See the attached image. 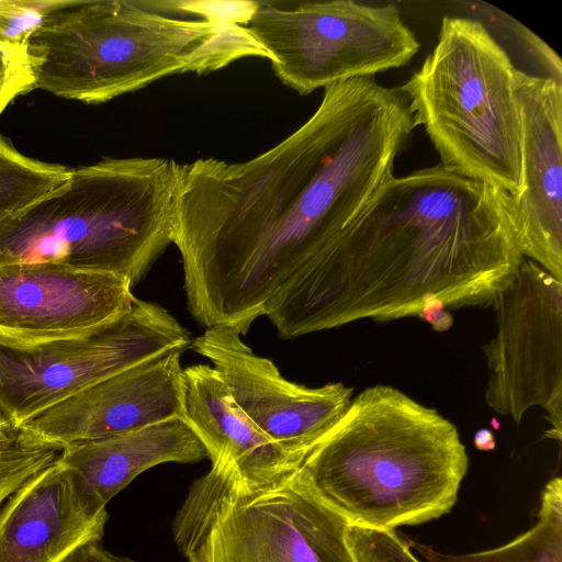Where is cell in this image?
<instances>
[{
    "label": "cell",
    "instance_id": "cell-1",
    "mask_svg": "<svg viewBox=\"0 0 562 562\" xmlns=\"http://www.w3.org/2000/svg\"><path fill=\"white\" fill-rule=\"evenodd\" d=\"M415 127L400 88L353 78L326 87L304 124L247 161L178 164L172 244L194 319L247 334L394 177Z\"/></svg>",
    "mask_w": 562,
    "mask_h": 562
},
{
    "label": "cell",
    "instance_id": "cell-2",
    "mask_svg": "<svg viewBox=\"0 0 562 562\" xmlns=\"http://www.w3.org/2000/svg\"><path fill=\"white\" fill-rule=\"evenodd\" d=\"M524 260L506 191L441 166L392 177L267 304L282 338L493 307Z\"/></svg>",
    "mask_w": 562,
    "mask_h": 562
},
{
    "label": "cell",
    "instance_id": "cell-3",
    "mask_svg": "<svg viewBox=\"0 0 562 562\" xmlns=\"http://www.w3.org/2000/svg\"><path fill=\"white\" fill-rule=\"evenodd\" d=\"M255 1L76 0L25 42L34 89L103 103L167 76L270 61L247 25Z\"/></svg>",
    "mask_w": 562,
    "mask_h": 562
},
{
    "label": "cell",
    "instance_id": "cell-4",
    "mask_svg": "<svg viewBox=\"0 0 562 562\" xmlns=\"http://www.w3.org/2000/svg\"><path fill=\"white\" fill-rule=\"evenodd\" d=\"M468 467L451 420L396 387L376 384L352 397L296 475L349 525L394 530L449 513Z\"/></svg>",
    "mask_w": 562,
    "mask_h": 562
},
{
    "label": "cell",
    "instance_id": "cell-5",
    "mask_svg": "<svg viewBox=\"0 0 562 562\" xmlns=\"http://www.w3.org/2000/svg\"><path fill=\"white\" fill-rule=\"evenodd\" d=\"M178 162L105 158L0 224V265L49 261L137 283L172 243Z\"/></svg>",
    "mask_w": 562,
    "mask_h": 562
},
{
    "label": "cell",
    "instance_id": "cell-6",
    "mask_svg": "<svg viewBox=\"0 0 562 562\" xmlns=\"http://www.w3.org/2000/svg\"><path fill=\"white\" fill-rule=\"evenodd\" d=\"M515 67L480 21L445 16L436 46L400 89L440 165L510 195L521 188Z\"/></svg>",
    "mask_w": 562,
    "mask_h": 562
},
{
    "label": "cell",
    "instance_id": "cell-7",
    "mask_svg": "<svg viewBox=\"0 0 562 562\" xmlns=\"http://www.w3.org/2000/svg\"><path fill=\"white\" fill-rule=\"evenodd\" d=\"M296 471L252 483L212 463L189 487L171 525L186 561L355 562L349 522L311 494Z\"/></svg>",
    "mask_w": 562,
    "mask_h": 562
},
{
    "label": "cell",
    "instance_id": "cell-8",
    "mask_svg": "<svg viewBox=\"0 0 562 562\" xmlns=\"http://www.w3.org/2000/svg\"><path fill=\"white\" fill-rule=\"evenodd\" d=\"M247 27L279 80L301 95L400 68L420 46L392 3L258 0Z\"/></svg>",
    "mask_w": 562,
    "mask_h": 562
},
{
    "label": "cell",
    "instance_id": "cell-9",
    "mask_svg": "<svg viewBox=\"0 0 562 562\" xmlns=\"http://www.w3.org/2000/svg\"><path fill=\"white\" fill-rule=\"evenodd\" d=\"M164 307L136 299L122 316L74 335L23 341L0 336V412L15 426L117 372L191 347Z\"/></svg>",
    "mask_w": 562,
    "mask_h": 562
},
{
    "label": "cell",
    "instance_id": "cell-10",
    "mask_svg": "<svg viewBox=\"0 0 562 562\" xmlns=\"http://www.w3.org/2000/svg\"><path fill=\"white\" fill-rule=\"evenodd\" d=\"M496 331L483 347L486 405L519 424L532 407L546 412L544 437L562 438V280L524 258L492 307Z\"/></svg>",
    "mask_w": 562,
    "mask_h": 562
},
{
    "label": "cell",
    "instance_id": "cell-11",
    "mask_svg": "<svg viewBox=\"0 0 562 562\" xmlns=\"http://www.w3.org/2000/svg\"><path fill=\"white\" fill-rule=\"evenodd\" d=\"M241 336L235 327L213 326L194 338L190 348L211 361L246 417L302 463L347 412L353 389L341 382L318 387L291 382Z\"/></svg>",
    "mask_w": 562,
    "mask_h": 562
},
{
    "label": "cell",
    "instance_id": "cell-12",
    "mask_svg": "<svg viewBox=\"0 0 562 562\" xmlns=\"http://www.w3.org/2000/svg\"><path fill=\"white\" fill-rule=\"evenodd\" d=\"M132 286L122 276L49 261L0 265V336L32 341L88 330L128 312Z\"/></svg>",
    "mask_w": 562,
    "mask_h": 562
},
{
    "label": "cell",
    "instance_id": "cell-13",
    "mask_svg": "<svg viewBox=\"0 0 562 562\" xmlns=\"http://www.w3.org/2000/svg\"><path fill=\"white\" fill-rule=\"evenodd\" d=\"M183 350L105 378L20 425L41 441L68 446L183 418Z\"/></svg>",
    "mask_w": 562,
    "mask_h": 562
},
{
    "label": "cell",
    "instance_id": "cell-14",
    "mask_svg": "<svg viewBox=\"0 0 562 562\" xmlns=\"http://www.w3.org/2000/svg\"><path fill=\"white\" fill-rule=\"evenodd\" d=\"M521 123V188L512 195L519 246L562 280V85L514 70Z\"/></svg>",
    "mask_w": 562,
    "mask_h": 562
},
{
    "label": "cell",
    "instance_id": "cell-15",
    "mask_svg": "<svg viewBox=\"0 0 562 562\" xmlns=\"http://www.w3.org/2000/svg\"><path fill=\"white\" fill-rule=\"evenodd\" d=\"M58 459L0 507V562H66L82 547L101 541L106 506Z\"/></svg>",
    "mask_w": 562,
    "mask_h": 562
},
{
    "label": "cell",
    "instance_id": "cell-16",
    "mask_svg": "<svg viewBox=\"0 0 562 562\" xmlns=\"http://www.w3.org/2000/svg\"><path fill=\"white\" fill-rule=\"evenodd\" d=\"M183 418L205 447L211 462L232 468L246 482L279 480L302 464L246 417L213 367L183 369Z\"/></svg>",
    "mask_w": 562,
    "mask_h": 562
},
{
    "label": "cell",
    "instance_id": "cell-17",
    "mask_svg": "<svg viewBox=\"0 0 562 562\" xmlns=\"http://www.w3.org/2000/svg\"><path fill=\"white\" fill-rule=\"evenodd\" d=\"M209 458L182 418L66 447L59 462L71 470L101 505L146 470L162 463H194Z\"/></svg>",
    "mask_w": 562,
    "mask_h": 562
},
{
    "label": "cell",
    "instance_id": "cell-18",
    "mask_svg": "<svg viewBox=\"0 0 562 562\" xmlns=\"http://www.w3.org/2000/svg\"><path fill=\"white\" fill-rule=\"evenodd\" d=\"M428 562H562V482L554 477L544 486L538 520L528 531L495 549L447 554L414 541L408 542Z\"/></svg>",
    "mask_w": 562,
    "mask_h": 562
},
{
    "label": "cell",
    "instance_id": "cell-19",
    "mask_svg": "<svg viewBox=\"0 0 562 562\" xmlns=\"http://www.w3.org/2000/svg\"><path fill=\"white\" fill-rule=\"evenodd\" d=\"M72 170L29 158L0 135V224L64 187Z\"/></svg>",
    "mask_w": 562,
    "mask_h": 562
},
{
    "label": "cell",
    "instance_id": "cell-20",
    "mask_svg": "<svg viewBox=\"0 0 562 562\" xmlns=\"http://www.w3.org/2000/svg\"><path fill=\"white\" fill-rule=\"evenodd\" d=\"M63 450L20 426L0 427V507L30 477L53 464Z\"/></svg>",
    "mask_w": 562,
    "mask_h": 562
},
{
    "label": "cell",
    "instance_id": "cell-21",
    "mask_svg": "<svg viewBox=\"0 0 562 562\" xmlns=\"http://www.w3.org/2000/svg\"><path fill=\"white\" fill-rule=\"evenodd\" d=\"M76 0H0V42L24 45L52 14Z\"/></svg>",
    "mask_w": 562,
    "mask_h": 562
},
{
    "label": "cell",
    "instance_id": "cell-22",
    "mask_svg": "<svg viewBox=\"0 0 562 562\" xmlns=\"http://www.w3.org/2000/svg\"><path fill=\"white\" fill-rule=\"evenodd\" d=\"M347 541L355 562H420L394 530L349 525Z\"/></svg>",
    "mask_w": 562,
    "mask_h": 562
},
{
    "label": "cell",
    "instance_id": "cell-23",
    "mask_svg": "<svg viewBox=\"0 0 562 562\" xmlns=\"http://www.w3.org/2000/svg\"><path fill=\"white\" fill-rule=\"evenodd\" d=\"M33 89L25 45L0 42V114L16 97Z\"/></svg>",
    "mask_w": 562,
    "mask_h": 562
},
{
    "label": "cell",
    "instance_id": "cell-24",
    "mask_svg": "<svg viewBox=\"0 0 562 562\" xmlns=\"http://www.w3.org/2000/svg\"><path fill=\"white\" fill-rule=\"evenodd\" d=\"M474 445L481 450H491L495 446L493 432L487 429H480L474 435Z\"/></svg>",
    "mask_w": 562,
    "mask_h": 562
},
{
    "label": "cell",
    "instance_id": "cell-25",
    "mask_svg": "<svg viewBox=\"0 0 562 562\" xmlns=\"http://www.w3.org/2000/svg\"><path fill=\"white\" fill-rule=\"evenodd\" d=\"M13 425L1 412H0V427H10Z\"/></svg>",
    "mask_w": 562,
    "mask_h": 562
}]
</instances>
